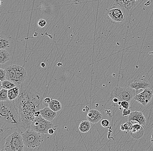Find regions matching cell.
<instances>
[{"label":"cell","mask_w":153,"mask_h":151,"mask_svg":"<svg viewBox=\"0 0 153 151\" xmlns=\"http://www.w3.org/2000/svg\"><path fill=\"white\" fill-rule=\"evenodd\" d=\"M40 97L38 94L29 91L20 93L14 100L20 118V127L30 129L35 117L34 114L40 108Z\"/></svg>","instance_id":"1"},{"label":"cell","mask_w":153,"mask_h":151,"mask_svg":"<svg viewBox=\"0 0 153 151\" xmlns=\"http://www.w3.org/2000/svg\"><path fill=\"white\" fill-rule=\"evenodd\" d=\"M20 118L14 100L0 101V131L20 127Z\"/></svg>","instance_id":"2"},{"label":"cell","mask_w":153,"mask_h":151,"mask_svg":"<svg viewBox=\"0 0 153 151\" xmlns=\"http://www.w3.org/2000/svg\"><path fill=\"white\" fill-rule=\"evenodd\" d=\"M24 145L22 135L14 132L7 138L2 151H22Z\"/></svg>","instance_id":"3"},{"label":"cell","mask_w":153,"mask_h":151,"mask_svg":"<svg viewBox=\"0 0 153 151\" xmlns=\"http://www.w3.org/2000/svg\"><path fill=\"white\" fill-rule=\"evenodd\" d=\"M40 134L33 129H26V131L21 134L25 146L30 148L39 146L43 141Z\"/></svg>","instance_id":"4"},{"label":"cell","mask_w":153,"mask_h":151,"mask_svg":"<svg viewBox=\"0 0 153 151\" xmlns=\"http://www.w3.org/2000/svg\"><path fill=\"white\" fill-rule=\"evenodd\" d=\"M136 90L130 87H129L114 88L110 94V99L115 98L118 100V101H130L134 99L135 96Z\"/></svg>","instance_id":"5"},{"label":"cell","mask_w":153,"mask_h":151,"mask_svg":"<svg viewBox=\"0 0 153 151\" xmlns=\"http://www.w3.org/2000/svg\"><path fill=\"white\" fill-rule=\"evenodd\" d=\"M54 127L52 121L47 120L40 114L39 116L35 117L32 122L30 129L41 134H48L49 129Z\"/></svg>","instance_id":"6"},{"label":"cell","mask_w":153,"mask_h":151,"mask_svg":"<svg viewBox=\"0 0 153 151\" xmlns=\"http://www.w3.org/2000/svg\"><path fill=\"white\" fill-rule=\"evenodd\" d=\"M106 12L108 19L112 23L115 24L122 23L126 19L125 14L120 8L112 7L107 9Z\"/></svg>","instance_id":"7"},{"label":"cell","mask_w":153,"mask_h":151,"mask_svg":"<svg viewBox=\"0 0 153 151\" xmlns=\"http://www.w3.org/2000/svg\"><path fill=\"white\" fill-rule=\"evenodd\" d=\"M153 95V91L149 88L144 89L138 94H136L134 99L143 106H146L151 101Z\"/></svg>","instance_id":"8"},{"label":"cell","mask_w":153,"mask_h":151,"mask_svg":"<svg viewBox=\"0 0 153 151\" xmlns=\"http://www.w3.org/2000/svg\"><path fill=\"white\" fill-rule=\"evenodd\" d=\"M12 66L15 71L18 85H21L27 77L26 71L23 67L17 65H12Z\"/></svg>","instance_id":"9"},{"label":"cell","mask_w":153,"mask_h":151,"mask_svg":"<svg viewBox=\"0 0 153 151\" xmlns=\"http://www.w3.org/2000/svg\"><path fill=\"white\" fill-rule=\"evenodd\" d=\"M129 86L137 92L139 89L149 88L150 87V83L144 79H137L134 81L130 82Z\"/></svg>","instance_id":"10"},{"label":"cell","mask_w":153,"mask_h":151,"mask_svg":"<svg viewBox=\"0 0 153 151\" xmlns=\"http://www.w3.org/2000/svg\"><path fill=\"white\" fill-rule=\"evenodd\" d=\"M129 121H136L140 125L144 126L146 123V119L145 116L142 112L134 111L131 112L128 117Z\"/></svg>","instance_id":"11"},{"label":"cell","mask_w":153,"mask_h":151,"mask_svg":"<svg viewBox=\"0 0 153 151\" xmlns=\"http://www.w3.org/2000/svg\"><path fill=\"white\" fill-rule=\"evenodd\" d=\"M130 134L133 139H140L144 135V128L142 125L139 123H134L133 124V128L130 130Z\"/></svg>","instance_id":"12"},{"label":"cell","mask_w":153,"mask_h":151,"mask_svg":"<svg viewBox=\"0 0 153 151\" xmlns=\"http://www.w3.org/2000/svg\"><path fill=\"white\" fill-rule=\"evenodd\" d=\"M102 114L97 109L90 110L87 114V119L91 123L95 124L99 122L103 117Z\"/></svg>","instance_id":"13"},{"label":"cell","mask_w":153,"mask_h":151,"mask_svg":"<svg viewBox=\"0 0 153 151\" xmlns=\"http://www.w3.org/2000/svg\"><path fill=\"white\" fill-rule=\"evenodd\" d=\"M40 115L47 120L52 121L57 116V112L53 111L49 107H46L40 110Z\"/></svg>","instance_id":"14"},{"label":"cell","mask_w":153,"mask_h":151,"mask_svg":"<svg viewBox=\"0 0 153 151\" xmlns=\"http://www.w3.org/2000/svg\"><path fill=\"white\" fill-rule=\"evenodd\" d=\"M118 5L125 8L128 11H130L134 6L136 1L134 0H114Z\"/></svg>","instance_id":"15"},{"label":"cell","mask_w":153,"mask_h":151,"mask_svg":"<svg viewBox=\"0 0 153 151\" xmlns=\"http://www.w3.org/2000/svg\"><path fill=\"white\" fill-rule=\"evenodd\" d=\"M5 70L6 73V80L10 81L18 85L15 71L12 66L6 67Z\"/></svg>","instance_id":"16"},{"label":"cell","mask_w":153,"mask_h":151,"mask_svg":"<svg viewBox=\"0 0 153 151\" xmlns=\"http://www.w3.org/2000/svg\"><path fill=\"white\" fill-rule=\"evenodd\" d=\"M48 106L55 112H58L62 109V105L56 99H51V102L48 104Z\"/></svg>","instance_id":"17"},{"label":"cell","mask_w":153,"mask_h":151,"mask_svg":"<svg viewBox=\"0 0 153 151\" xmlns=\"http://www.w3.org/2000/svg\"><path fill=\"white\" fill-rule=\"evenodd\" d=\"M19 94V88L17 86L8 90V98L10 100H14L16 99Z\"/></svg>","instance_id":"18"},{"label":"cell","mask_w":153,"mask_h":151,"mask_svg":"<svg viewBox=\"0 0 153 151\" xmlns=\"http://www.w3.org/2000/svg\"><path fill=\"white\" fill-rule=\"evenodd\" d=\"M10 54L5 49L0 50V63L4 64L10 59Z\"/></svg>","instance_id":"19"},{"label":"cell","mask_w":153,"mask_h":151,"mask_svg":"<svg viewBox=\"0 0 153 151\" xmlns=\"http://www.w3.org/2000/svg\"><path fill=\"white\" fill-rule=\"evenodd\" d=\"M91 122L88 121H82L79 125V129L82 133L89 132L91 129Z\"/></svg>","instance_id":"20"},{"label":"cell","mask_w":153,"mask_h":151,"mask_svg":"<svg viewBox=\"0 0 153 151\" xmlns=\"http://www.w3.org/2000/svg\"><path fill=\"white\" fill-rule=\"evenodd\" d=\"M10 41L5 36H1L0 37V49H5L10 47Z\"/></svg>","instance_id":"21"},{"label":"cell","mask_w":153,"mask_h":151,"mask_svg":"<svg viewBox=\"0 0 153 151\" xmlns=\"http://www.w3.org/2000/svg\"><path fill=\"white\" fill-rule=\"evenodd\" d=\"M17 86V85L13 82L8 80H5L3 81H1V89L5 88L7 90H9Z\"/></svg>","instance_id":"22"},{"label":"cell","mask_w":153,"mask_h":151,"mask_svg":"<svg viewBox=\"0 0 153 151\" xmlns=\"http://www.w3.org/2000/svg\"><path fill=\"white\" fill-rule=\"evenodd\" d=\"M9 100L8 95V90L2 88L0 91V101Z\"/></svg>","instance_id":"23"},{"label":"cell","mask_w":153,"mask_h":151,"mask_svg":"<svg viewBox=\"0 0 153 151\" xmlns=\"http://www.w3.org/2000/svg\"><path fill=\"white\" fill-rule=\"evenodd\" d=\"M133 124L131 121H128L123 125H121V129L122 131L130 132L133 128Z\"/></svg>","instance_id":"24"},{"label":"cell","mask_w":153,"mask_h":151,"mask_svg":"<svg viewBox=\"0 0 153 151\" xmlns=\"http://www.w3.org/2000/svg\"><path fill=\"white\" fill-rule=\"evenodd\" d=\"M6 73L5 70L1 68L0 69V80L1 81L6 80Z\"/></svg>","instance_id":"25"},{"label":"cell","mask_w":153,"mask_h":151,"mask_svg":"<svg viewBox=\"0 0 153 151\" xmlns=\"http://www.w3.org/2000/svg\"><path fill=\"white\" fill-rule=\"evenodd\" d=\"M120 107H121L122 108H123V109L129 108V101H121Z\"/></svg>","instance_id":"26"},{"label":"cell","mask_w":153,"mask_h":151,"mask_svg":"<svg viewBox=\"0 0 153 151\" xmlns=\"http://www.w3.org/2000/svg\"><path fill=\"white\" fill-rule=\"evenodd\" d=\"M47 21L44 19H40L38 22V26L40 28H43L46 25Z\"/></svg>","instance_id":"27"},{"label":"cell","mask_w":153,"mask_h":151,"mask_svg":"<svg viewBox=\"0 0 153 151\" xmlns=\"http://www.w3.org/2000/svg\"><path fill=\"white\" fill-rule=\"evenodd\" d=\"M101 125L104 127H107L109 125V121L107 119H104L102 120V122H101Z\"/></svg>","instance_id":"28"},{"label":"cell","mask_w":153,"mask_h":151,"mask_svg":"<svg viewBox=\"0 0 153 151\" xmlns=\"http://www.w3.org/2000/svg\"><path fill=\"white\" fill-rule=\"evenodd\" d=\"M131 110L130 108H128V109H123V110L122 115L123 116H128L131 113Z\"/></svg>","instance_id":"29"},{"label":"cell","mask_w":153,"mask_h":151,"mask_svg":"<svg viewBox=\"0 0 153 151\" xmlns=\"http://www.w3.org/2000/svg\"><path fill=\"white\" fill-rule=\"evenodd\" d=\"M57 126H56L52 128H50L48 130V134H53L54 133V132H55V130H56V127Z\"/></svg>","instance_id":"30"},{"label":"cell","mask_w":153,"mask_h":151,"mask_svg":"<svg viewBox=\"0 0 153 151\" xmlns=\"http://www.w3.org/2000/svg\"><path fill=\"white\" fill-rule=\"evenodd\" d=\"M51 99L50 97H47L44 99V102L48 105V104L51 102Z\"/></svg>","instance_id":"31"},{"label":"cell","mask_w":153,"mask_h":151,"mask_svg":"<svg viewBox=\"0 0 153 151\" xmlns=\"http://www.w3.org/2000/svg\"><path fill=\"white\" fill-rule=\"evenodd\" d=\"M150 140H151V144H152V145L153 146V128H152V131H151V137Z\"/></svg>","instance_id":"32"},{"label":"cell","mask_w":153,"mask_h":151,"mask_svg":"<svg viewBox=\"0 0 153 151\" xmlns=\"http://www.w3.org/2000/svg\"><path fill=\"white\" fill-rule=\"evenodd\" d=\"M41 66L42 67V68H45V67H46V64L45 63V62H42V63H41Z\"/></svg>","instance_id":"33"},{"label":"cell","mask_w":153,"mask_h":151,"mask_svg":"<svg viewBox=\"0 0 153 151\" xmlns=\"http://www.w3.org/2000/svg\"><path fill=\"white\" fill-rule=\"evenodd\" d=\"M0 2H1V4H0V6H2V4H3V2H2V1H1H1H0Z\"/></svg>","instance_id":"34"}]
</instances>
